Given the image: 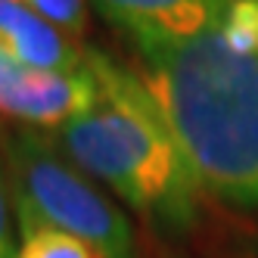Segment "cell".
Returning a JSON list of instances; mask_svg holds the SVG:
<instances>
[{
  "instance_id": "obj_7",
  "label": "cell",
  "mask_w": 258,
  "mask_h": 258,
  "mask_svg": "<svg viewBox=\"0 0 258 258\" xmlns=\"http://www.w3.org/2000/svg\"><path fill=\"white\" fill-rule=\"evenodd\" d=\"M31 10H38L47 22H53L59 31L72 34V38H81L87 28V7L90 0H25Z\"/></svg>"
},
{
  "instance_id": "obj_5",
  "label": "cell",
  "mask_w": 258,
  "mask_h": 258,
  "mask_svg": "<svg viewBox=\"0 0 258 258\" xmlns=\"http://www.w3.org/2000/svg\"><path fill=\"white\" fill-rule=\"evenodd\" d=\"M0 50L10 59L44 72L84 69L87 47L47 22L25 0H0Z\"/></svg>"
},
{
  "instance_id": "obj_3",
  "label": "cell",
  "mask_w": 258,
  "mask_h": 258,
  "mask_svg": "<svg viewBox=\"0 0 258 258\" xmlns=\"http://www.w3.org/2000/svg\"><path fill=\"white\" fill-rule=\"evenodd\" d=\"M0 156L7 162L16 199L94 246L100 258H134V230L124 209L66 159L50 134L4 127Z\"/></svg>"
},
{
  "instance_id": "obj_1",
  "label": "cell",
  "mask_w": 258,
  "mask_h": 258,
  "mask_svg": "<svg viewBox=\"0 0 258 258\" xmlns=\"http://www.w3.org/2000/svg\"><path fill=\"white\" fill-rule=\"evenodd\" d=\"M134 53L202 193L258 209V0H230L215 28Z\"/></svg>"
},
{
  "instance_id": "obj_2",
  "label": "cell",
  "mask_w": 258,
  "mask_h": 258,
  "mask_svg": "<svg viewBox=\"0 0 258 258\" xmlns=\"http://www.w3.org/2000/svg\"><path fill=\"white\" fill-rule=\"evenodd\" d=\"M97 97L69 121L56 146L100 187L156 230L187 236L202 215V187L168 118L134 66L87 47Z\"/></svg>"
},
{
  "instance_id": "obj_6",
  "label": "cell",
  "mask_w": 258,
  "mask_h": 258,
  "mask_svg": "<svg viewBox=\"0 0 258 258\" xmlns=\"http://www.w3.org/2000/svg\"><path fill=\"white\" fill-rule=\"evenodd\" d=\"M16 227H19V252L16 258H100L94 246L50 224L22 199H16Z\"/></svg>"
},
{
  "instance_id": "obj_8",
  "label": "cell",
  "mask_w": 258,
  "mask_h": 258,
  "mask_svg": "<svg viewBox=\"0 0 258 258\" xmlns=\"http://www.w3.org/2000/svg\"><path fill=\"white\" fill-rule=\"evenodd\" d=\"M19 252V227H16V193L0 156V258H16Z\"/></svg>"
},
{
  "instance_id": "obj_4",
  "label": "cell",
  "mask_w": 258,
  "mask_h": 258,
  "mask_svg": "<svg viewBox=\"0 0 258 258\" xmlns=\"http://www.w3.org/2000/svg\"><path fill=\"white\" fill-rule=\"evenodd\" d=\"M230 0H90L131 47L177 44L218 25Z\"/></svg>"
}]
</instances>
